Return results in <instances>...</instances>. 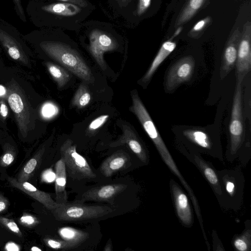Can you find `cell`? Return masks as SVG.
<instances>
[{
    "mask_svg": "<svg viewBox=\"0 0 251 251\" xmlns=\"http://www.w3.org/2000/svg\"><path fill=\"white\" fill-rule=\"evenodd\" d=\"M57 38L42 41L39 46L49 56L88 83L94 81L93 75L78 51L70 43L69 36L60 28Z\"/></svg>",
    "mask_w": 251,
    "mask_h": 251,
    "instance_id": "obj_1",
    "label": "cell"
},
{
    "mask_svg": "<svg viewBox=\"0 0 251 251\" xmlns=\"http://www.w3.org/2000/svg\"><path fill=\"white\" fill-rule=\"evenodd\" d=\"M76 32L80 39L88 41L89 51L100 68L105 70L104 54L118 49L120 33L111 24L96 20L84 21Z\"/></svg>",
    "mask_w": 251,
    "mask_h": 251,
    "instance_id": "obj_2",
    "label": "cell"
},
{
    "mask_svg": "<svg viewBox=\"0 0 251 251\" xmlns=\"http://www.w3.org/2000/svg\"><path fill=\"white\" fill-rule=\"evenodd\" d=\"M242 82L236 80L229 126V142L226 159L232 162L240 158L245 140V127L242 107Z\"/></svg>",
    "mask_w": 251,
    "mask_h": 251,
    "instance_id": "obj_3",
    "label": "cell"
},
{
    "mask_svg": "<svg viewBox=\"0 0 251 251\" xmlns=\"http://www.w3.org/2000/svg\"><path fill=\"white\" fill-rule=\"evenodd\" d=\"M222 195L218 201L226 209L237 211L241 208L244 198L245 178L239 167L217 170Z\"/></svg>",
    "mask_w": 251,
    "mask_h": 251,
    "instance_id": "obj_4",
    "label": "cell"
},
{
    "mask_svg": "<svg viewBox=\"0 0 251 251\" xmlns=\"http://www.w3.org/2000/svg\"><path fill=\"white\" fill-rule=\"evenodd\" d=\"M51 211L58 221L78 222L103 217L112 212L113 209L105 205H88L75 202L59 205Z\"/></svg>",
    "mask_w": 251,
    "mask_h": 251,
    "instance_id": "obj_5",
    "label": "cell"
},
{
    "mask_svg": "<svg viewBox=\"0 0 251 251\" xmlns=\"http://www.w3.org/2000/svg\"><path fill=\"white\" fill-rule=\"evenodd\" d=\"M182 135L179 144L185 148L209 155L225 163L220 142L217 138H213L204 130L195 128L185 129Z\"/></svg>",
    "mask_w": 251,
    "mask_h": 251,
    "instance_id": "obj_6",
    "label": "cell"
},
{
    "mask_svg": "<svg viewBox=\"0 0 251 251\" xmlns=\"http://www.w3.org/2000/svg\"><path fill=\"white\" fill-rule=\"evenodd\" d=\"M61 158L66 171L74 179H92L96 177L89 163L76 151V146L70 139L66 140L60 148Z\"/></svg>",
    "mask_w": 251,
    "mask_h": 251,
    "instance_id": "obj_7",
    "label": "cell"
},
{
    "mask_svg": "<svg viewBox=\"0 0 251 251\" xmlns=\"http://www.w3.org/2000/svg\"><path fill=\"white\" fill-rule=\"evenodd\" d=\"M7 100L14 113L19 131L25 138L31 129V119L27 101L19 85L11 81L7 88Z\"/></svg>",
    "mask_w": 251,
    "mask_h": 251,
    "instance_id": "obj_8",
    "label": "cell"
},
{
    "mask_svg": "<svg viewBox=\"0 0 251 251\" xmlns=\"http://www.w3.org/2000/svg\"><path fill=\"white\" fill-rule=\"evenodd\" d=\"M177 147L179 151L198 168L218 200L221 197L222 191L217 170L211 163L204 159L200 153L189 150L180 144H178Z\"/></svg>",
    "mask_w": 251,
    "mask_h": 251,
    "instance_id": "obj_9",
    "label": "cell"
},
{
    "mask_svg": "<svg viewBox=\"0 0 251 251\" xmlns=\"http://www.w3.org/2000/svg\"><path fill=\"white\" fill-rule=\"evenodd\" d=\"M195 66V60L191 56L183 57L175 62L166 75L164 83L166 92H173L181 84L188 81L193 75Z\"/></svg>",
    "mask_w": 251,
    "mask_h": 251,
    "instance_id": "obj_10",
    "label": "cell"
},
{
    "mask_svg": "<svg viewBox=\"0 0 251 251\" xmlns=\"http://www.w3.org/2000/svg\"><path fill=\"white\" fill-rule=\"evenodd\" d=\"M169 187L176 215L179 222L184 227H191L194 224V215L187 196L173 179H170Z\"/></svg>",
    "mask_w": 251,
    "mask_h": 251,
    "instance_id": "obj_11",
    "label": "cell"
},
{
    "mask_svg": "<svg viewBox=\"0 0 251 251\" xmlns=\"http://www.w3.org/2000/svg\"><path fill=\"white\" fill-rule=\"evenodd\" d=\"M236 80L243 82L251 69V25H245L244 33L240 37L236 61Z\"/></svg>",
    "mask_w": 251,
    "mask_h": 251,
    "instance_id": "obj_12",
    "label": "cell"
},
{
    "mask_svg": "<svg viewBox=\"0 0 251 251\" xmlns=\"http://www.w3.org/2000/svg\"><path fill=\"white\" fill-rule=\"evenodd\" d=\"M120 138L111 143L110 146L116 147L126 145L143 164H148L149 162L148 151L134 131L126 125L123 126Z\"/></svg>",
    "mask_w": 251,
    "mask_h": 251,
    "instance_id": "obj_13",
    "label": "cell"
},
{
    "mask_svg": "<svg viewBox=\"0 0 251 251\" xmlns=\"http://www.w3.org/2000/svg\"><path fill=\"white\" fill-rule=\"evenodd\" d=\"M127 187L123 183L103 185L92 188L81 196V202L85 201L110 202Z\"/></svg>",
    "mask_w": 251,
    "mask_h": 251,
    "instance_id": "obj_14",
    "label": "cell"
},
{
    "mask_svg": "<svg viewBox=\"0 0 251 251\" xmlns=\"http://www.w3.org/2000/svg\"><path fill=\"white\" fill-rule=\"evenodd\" d=\"M240 33L237 29L229 39L222 56L220 70L221 80L224 79L235 66Z\"/></svg>",
    "mask_w": 251,
    "mask_h": 251,
    "instance_id": "obj_15",
    "label": "cell"
},
{
    "mask_svg": "<svg viewBox=\"0 0 251 251\" xmlns=\"http://www.w3.org/2000/svg\"><path fill=\"white\" fill-rule=\"evenodd\" d=\"M7 180L11 186L31 197L50 211L59 205L51 198L50 194L39 190L28 181L19 182L17 179L10 177Z\"/></svg>",
    "mask_w": 251,
    "mask_h": 251,
    "instance_id": "obj_16",
    "label": "cell"
},
{
    "mask_svg": "<svg viewBox=\"0 0 251 251\" xmlns=\"http://www.w3.org/2000/svg\"><path fill=\"white\" fill-rule=\"evenodd\" d=\"M176 43L168 40L163 43L148 70L140 80V84L146 87L150 82L154 73L160 64L175 49Z\"/></svg>",
    "mask_w": 251,
    "mask_h": 251,
    "instance_id": "obj_17",
    "label": "cell"
},
{
    "mask_svg": "<svg viewBox=\"0 0 251 251\" xmlns=\"http://www.w3.org/2000/svg\"><path fill=\"white\" fill-rule=\"evenodd\" d=\"M130 162V157L126 152L120 151L107 157L101 163L100 171L106 177H110L117 172L125 169Z\"/></svg>",
    "mask_w": 251,
    "mask_h": 251,
    "instance_id": "obj_18",
    "label": "cell"
},
{
    "mask_svg": "<svg viewBox=\"0 0 251 251\" xmlns=\"http://www.w3.org/2000/svg\"><path fill=\"white\" fill-rule=\"evenodd\" d=\"M66 176L65 163L61 158L55 164V201L59 205L67 202L68 196L66 190Z\"/></svg>",
    "mask_w": 251,
    "mask_h": 251,
    "instance_id": "obj_19",
    "label": "cell"
},
{
    "mask_svg": "<svg viewBox=\"0 0 251 251\" xmlns=\"http://www.w3.org/2000/svg\"><path fill=\"white\" fill-rule=\"evenodd\" d=\"M0 41L11 58L25 64H27L26 56L18 43L12 36L1 28Z\"/></svg>",
    "mask_w": 251,
    "mask_h": 251,
    "instance_id": "obj_20",
    "label": "cell"
},
{
    "mask_svg": "<svg viewBox=\"0 0 251 251\" xmlns=\"http://www.w3.org/2000/svg\"><path fill=\"white\" fill-rule=\"evenodd\" d=\"M109 6L117 16L127 22H131L135 10L136 0H107Z\"/></svg>",
    "mask_w": 251,
    "mask_h": 251,
    "instance_id": "obj_21",
    "label": "cell"
},
{
    "mask_svg": "<svg viewBox=\"0 0 251 251\" xmlns=\"http://www.w3.org/2000/svg\"><path fill=\"white\" fill-rule=\"evenodd\" d=\"M44 151L43 147L25 164L18 175V181H27L33 176L40 164Z\"/></svg>",
    "mask_w": 251,
    "mask_h": 251,
    "instance_id": "obj_22",
    "label": "cell"
},
{
    "mask_svg": "<svg viewBox=\"0 0 251 251\" xmlns=\"http://www.w3.org/2000/svg\"><path fill=\"white\" fill-rule=\"evenodd\" d=\"M245 228L243 232L239 235H235L232 240V244L236 250L249 251L251 246V227L250 220H247Z\"/></svg>",
    "mask_w": 251,
    "mask_h": 251,
    "instance_id": "obj_23",
    "label": "cell"
},
{
    "mask_svg": "<svg viewBox=\"0 0 251 251\" xmlns=\"http://www.w3.org/2000/svg\"><path fill=\"white\" fill-rule=\"evenodd\" d=\"M46 66L59 88H62L69 81L70 75L65 69L50 62H46Z\"/></svg>",
    "mask_w": 251,
    "mask_h": 251,
    "instance_id": "obj_24",
    "label": "cell"
},
{
    "mask_svg": "<svg viewBox=\"0 0 251 251\" xmlns=\"http://www.w3.org/2000/svg\"><path fill=\"white\" fill-rule=\"evenodd\" d=\"M58 233L63 240L77 245L83 242L88 236L86 232L71 227H62L59 229Z\"/></svg>",
    "mask_w": 251,
    "mask_h": 251,
    "instance_id": "obj_25",
    "label": "cell"
},
{
    "mask_svg": "<svg viewBox=\"0 0 251 251\" xmlns=\"http://www.w3.org/2000/svg\"><path fill=\"white\" fill-rule=\"evenodd\" d=\"M91 99V95L87 86L81 83L74 95L71 104L73 106L82 109L89 104Z\"/></svg>",
    "mask_w": 251,
    "mask_h": 251,
    "instance_id": "obj_26",
    "label": "cell"
},
{
    "mask_svg": "<svg viewBox=\"0 0 251 251\" xmlns=\"http://www.w3.org/2000/svg\"><path fill=\"white\" fill-rule=\"evenodd\" d=\"M204 0H189L176 23L180 25L189 20L201 6Z\"/></svg>",
    "mask_w": 251,
    "mask_h": 251,
    "instance_id": "obj_27",
    "label": "cell"
},
{
    "mask_svg": "<svg viewBox=\"0 0 251 251\" xmlns=\"http://www.w3.org/2000/svg\"><path fill=\"white\" fill-rule=\"evenodd\" d=\"M44 241L49 247L55 250H67L74 248L78 245L66 240H59L51 238H45Z\"/></svg>",
    "mask_w": 251,
    "mask_h": 251,
    "instance_id": "obj_28",
    "label": "cell"
},
{
    "mask_svg": "<svg viewBox=\"0 0 251 251\" xmlns=\"http://www.w3.org/2000/svg\"><path fill=\"white\" fill-rule=\"evenodd\" d=\"M16 155L15 148L9 144L5 145L3 154L0 157V166L3 167L9 166L14 161Z\"/></svg>",
    "mask_w": 251,
    "mask_h": 251,
    "instance_id": "obj_29",
    "label": "cell"
},
{
    "mask_svg": "<svg viewBox=\"0 0 251 251\" xmlns=\"http://www.w3.org/2000/svg\"><path fill=\"white\" fill-rule=\"evenodd\" d=\"M152 0H137L131 22L139 20L147 13L151 6Z\"/></svg>",
    "mask_w": 251,
    "mask_h": 251,
    "instance_id": "obj_30",
    "label": "cell"
},
{
    "mask_svg": "<svg viewBox=\"0 0 251 251\" xmlns=\"http://www.w3.org/2000/svg\"><path fill=\"white\" fill-rule=\"evenodd\" d=\"M0 225L19 237L22 236V233L20 229L13 219L0 216Z\"/></svg>",
    "mask_w": 251,
    "mask_h": 251,
    "instance_id": "obj_31",
    "label": "cell"
},
{
    "mask_svg": "<svg viewBox=\"0 0 251 251\" xmlns=\"http://www.w3.org/2000/svg\"><path fill=\"white\" fill-rule=\"evenodd\" d=\"M19 223L25 227H32L40 223V221L34 216L24 213L18 220Z\"/></svg>",
    "mask_w": 251,
    "mask_h": 251,
    "instance_id": "obj_32",
    "label": "cell"
},
{
    "mask_svg": "<svg viewBox=\"0 0 251 251\" xmlns=\"http://www.w3.org/2000/svg\"><path fill=\"white\" fill-rule=\"evenodd\" d=\"M109 117L108 115H102L93 120L88 127L89 132L93 133L99 129L105 124Z\"/></svg>",
    "mask_w": 251,
    "mask_h": 251,
    "instance_id": "obj_33",
    "label": "cell"
},
{
    "mask_svg": "<svg viewBox=\"0 0 251 251\" xmlns=\"http://www.w3.org/2000/svg\"><path fill=\"white\" fill-rule=\"evenodd\" d=\"M57 1L70 3L77 5L84 8H90L95 9V6L88 0H55Z\"/></svg>",
    "mask_w": 251,
    "mask_h": 251,
    "instance_id": "obj_34",
    "label": "cell"
},
{
    "mask_svg": "<svg viewBox=\"0 0 251 251\" xmlns=\"http://www.w3.org/2000/svg\"><path fill=\"white\" fill-rule=\"evenodd\" d=\"M55 178V174L50 169L44 171L41 176V180L45 182H51Z\"/></svg>",
    "mask_w": 251,
    "mask_h": 251,
    "instance_id": "obj_35",
    "label": "cell"
},
{
    "mask_svg": "<svg viewBox=\"0 0 251 251\" xmlns=\"http://www.w3.org/2000/svg\"><path fill=\"white\" fill-rule=\"evenodd\" d=\"M15 5V8L19 18L24 22H26V19L24 9L21 4V0H12Z\"/></svg>",
    "mask_w": 251,
    "mask_h": 251,
    "instance_id": "obj_36",
    "label": "cell"
},
{
    "mask_svg": "<svg viewBox=\"0 0 251 251\" xmlns=\"http://www.w3.org/2000/svg\"><path fill=\"white\" fill-rule=\"evenodd\" d=\"M212 236L213 243V251H225L223 246L219 239L216 232L214 230L212 232Z\"/></svg>",
    "mask_w": 251,
    "mask_h": 251,
    "instance_id": "obj_37",
    "label": "cell"
},
{
    "mask_svg": "<svg viewBox=\"0 0 251 251\" xmlns=\"http://www.w3.org/2000/svg\"><path fill=\"white\" fill-rule=\"evenodd\" d=\"M9 205L8 200L0 193V212L5 211Z\"/></svg>",
    "mask_w": 251,
    "mask_h": 251,
    "instance_id": "obj_38",
    "label": "cell"
},
{
    "mask_svg": "<svg viewBox=\"0 0 251 251\" xmlns=\"http://www.w3.org/2000/svg\"><path fill=\"white\" fill-rule=\"evenodd\" d=\"M209 20L208 18H206L197 22L192 29L193 31L198 32L201 30L205 26Z\"/></svg>",
    "mask_w": 251,
    "mask_h": 251,
    "instance_id": "obj_39",
    "label": "cell"
},
{
    "mask_svg": "<svg viewBox=\"0 0 251 251\" xmlns=\"http://www.w3.org/2000/svg\"><path fill=\"white\" fill-rule=\"evenodd\" d=\"M8 109L7 105L3 100L0 101V115L3 119H6L8 116Z\"/></svg>",
    "mask_w": 251,
    "mask_h": 251,
    "instance_id": "obj_40",
    "label": "cell"
},
{
    "mask_svg": "<svg viewBox=\"0 0 251 251\" xmlns=\"http://www.w3.org/2000/svg\"><path fill=\"white\" fill-rule=\"evenodd\" d=\"M4 250L8 251H18L20 250V248L17 244L9 242L5 245Z\"/></svg>",
    "mask_w": 251,
    "mask_h": 251,
    "instance_id": "obj_41",
    "label": "cell"
},
{
    "mask_svg": "<svg viewBox=\"0 0 251 251\" xmlns=\"http://www.w3.org/2000/svg\"><path fill=\"white\" fill-rule=\"evenodd\" d=\"M43 114L44 115L48 111L49 112L48 117L51 116L55 112V108L51 104H47L43 108Z\"/></svg>",
    "mask_w": 251,
    "mask_h": 251,
    "instance_id": "obj_42",
    "label": "cell"
},
{
    "mask_svg": "<svg viewBox=\"0 0 251 251\" xmlns=\"http://www.w3.org/2000/svg\"><path fill=\"white\" fill-rule=\"evenodd\" d=\"M113 250L112 244L111 240L109 239L107 241L106 245L104 247L103 251H111Z\"/></svg>",
    "mask_w": 251,
    "mask_h": 251,
    "instance_id": "obj_43",
    "label": "cell"
},
{
    "mask_svg": "<svg viewBox=\"0 0 251 251\" xmlns=\"http://www.w3.org/2000/svg\"><path fill=\"white\" fill-rule=\"evenodd\" d=\"M182 27L181 26L180 27H178L176 30V31L175 32V33H174L171 39L172 38H174V37L177 36V35H178L181 32V31H182Z\"/></svg>",
    "mask_w": 251,
    "mask_h": 251,
    "instance_id": "obj_44",
    "label": "cell"
},
{
    "mask_svg": "<svg viewBox=\"0 0 251 251\" xmlns=\"http://www.w3.org/2000/svg\"><path fill=\"white\" fill-rule=\"evenodd\" d=\"M30 250L32 251H42V250L41 249H40L39 248H38V247H36V246L32 247L31 248Z\"/></svg>",
    "mask_w": 251,
    "mask_h": 251,
    "instance_id": "obj_45",
    "label": "cell"
}]
</instances>
